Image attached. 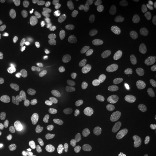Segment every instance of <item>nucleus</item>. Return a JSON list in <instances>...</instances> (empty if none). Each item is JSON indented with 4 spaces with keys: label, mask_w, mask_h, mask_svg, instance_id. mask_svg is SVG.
<instances>
[{
    "label": "nucleus",
    "mask_w": 156,
    "mask_h": 156,
    "mask_svg": "<svg viewBox=\"0 0 156 156\" xmlns=\"http://www.w3.org/2000/svg\"><path fill=\"white\" fill-rule=\"evenodd\" d=\"M90 105L92 108H98L99 106L100 103H99L98 101H97L95 99L92 98V99H91V100L90 101Z\"/></svg>",
    "instance_id": "nucleus-42"
},
{
    "label": "nucleus",
    "mask_w": 156,
    "mask_h": 156,
    "mask_svg": "<svg viewBox=\"0 0 156 156\" xmlns=\"http://www.w3.org/2000/svg\"><path fill=\"white\" fill-rule=\"evenodd\" d=\"M108 27L109 29V31H111L112 33H119L121 28L122 27L120 26V24L118 20H114L113 22L110 23L108 26Z\"/></svg>",
    "instance_id": "nucleus-24"
},
{
    "label": "nucleus",
    "mask_w": 156,
    "mask_h": 156,
    "mask_svg": "<svg viewBox=\"0 0 156 156\" xmlns=\"http://www.w3.org/2000/svg\"><path fill=\"white\" fill-rule=\"evenodd\" d=\"M86 20L87 21L86 23H88L95 26H100L103 23V20L101 18L93 15H87L86 17Z\"/></svg>",
    "instance_id": "nucleus-23"
},
{
    "label": "nucleus",
    "mask_w": 156,
    "mask_h": 156,
    "mask_svg": "<svg viewBox=\"0 0 156 156\" xmlns=\"http://www.w3.org/2000/svg\"><path fill=\"white\" fill-rule=\"evenodd\" d=\"M69 28L70 30V33L73 34L75 37H79L82 34V30L74 23H71L69 25Z\"/></svg>",
    "instance_id": "nucleus-21"
},
{
    "label": "nucleus",
    "mask_w": 156,
    "mask_h": 156,
    "mask_svg": "<svg viewBox=\"0 0 156 156\" xmlns=\"http://www.w3.org/2000/svg\"><path fill=\"white\" fill-rule=\"evenodd\" d=\"M26 3L29 9L33 12H37L41 9V1L40 0H26Z\"/></svg>",
    "instance_id": "nucleus-17"
},
{
    "label": "nucleus",
    "mask_w": 156,
    "mask_h": 156,
    "mask_svg": "<svg viewBox=\"0 0 156 156\" xmlns=\"http://www.w3.org/2000/svg\"><path fill=\"white\" fill-rule=\"evenodd\" d=\"M153 151V147L151 146L146 145L145 146L142 150V153L144 156H151Z\"/></svg>",
    "instance_id": "nucleus-30"
},
{
    "label": "nucleus",
    "mask_w": 156,
    "mask_h": 156,
    "mask_svg": "<svg viewBox=\"0 0 156 156\" xmlns=\"http://www.w3.org/2000/svg\"><path fill=\"white\" fill-rule=\"evenodd\" d=\"M73 6L75 9L77 11H84L89 9L90 8V4L87 1H78Z\"/></svg>",
    "instance_id": "nucleus-20"
},
{
    "label": "nucleus",
    "mask_w": 156,
    "mask_h": 156,
    "mask_svg": "<svg viewBox=\"0 0 156 156\" xmlns=\"http://www.w3.org/2000/svg\"><path fill=\"white\" fill-rule=\"evenodd\" d=\"M134 10L136 15L141 20H146L148 17L147 8L143 1H140L136 2L134 5Z\"/></svg>",
    "instance_id": "nucleus-6"
},
{
    "label": "nucleus",
    "mask_w": 156,
    "mask_h": 156,
    "mask_svg": "<svg viewBox=\"0 0 156 156\" xmlns=\"http://www.w3.org/2000/svg\"><path fill=\"white\" fill-rule=\"evenodd\" d=\"M117 142L122 145L128 144L130 142V137L126 133H122L119 134L117 136Z\"/></svg>",
    "instance_id": "nucleus-25"
},
{
    "label": "nucleus",
    "mask_w": 156,
    "mask_h": 156,
    "mask_svg": "<svg viewBox=\"0 0 156 156\" xmlns=\"http://www.w3.org/2000/svg\"><path fill=\"white\" fill-rule=\"evenodd\" d=\"M43 28L45 33L48 35H53L56 31V26L54 22L51 20H48L43 23Z\"/></svg>",
    "instance_id": "nucleus-14"
},
{
    "label": "nucleus",
    "mask_w": 156,
    "mask_h": 156,
    "mask_svg": "<svg viewBox=\"0 0 156 156\" xmlns=\"http://www.w3.org/2000/svg\"><path fill=\"white\" fill-rule=\"evenodd\" d=\"M36 75L35 74L33 73H28L27 78H26V83L28 86H32V84L34 83V81L36 80Z\"/></svg>",
    "instance_id": "nucleus-32"
},
{
    "label": "nucleus",
    "mask_w": 156,
    "mask_h": 156,
    "mask_svg": "<svg viewBox=\"0 0 156 156\" xmlns=\"http://www.w3.org/2000/svg\"><path fill=\"white\" fill-rule=\"evenodd\" d=\"M113 55L111 52L106 51L103 52L100 56H99V60L101 62H107L111 60Z\"/></svg>",
    "instance_id": "nucleus-28"
},
{
    "label": "nucleus",
    "mask_w": 156,
    "mask_h": 156,
    "mask_svg": "<svg viewBox=\"0 0 156 156\" xmlns=\"http://www.w3.org/2000/svg\"><path fill=\"white\" fill-rule=\"evenodd\" d=\"M10 0H0V4L3 6H8L11 3Z\"/></svg>",
    "instance_id": "nucleus-47"
},
{
    "label": "nucleus",
    "mask_w": 156,
    "mask_h": 156,
    "mask_svg": "<svg viewBox=\"0 0 156 156\" xmlns=\"http://www.w3.org/2000/svg\"><path fill=\"white\" fill-rule=\"evenodd\" d=\"M131 57L135 60H145L149 56V52L145 49H140L133 50L131 52Z\"/></svg>",
    "instance_id": "nucleus-10"
},
{
    "label": "nucleus",
    "mask_w": 156,
    "mask_h": 156,
    "mask_svg": "<svg viewBox=\"0 0 156 156\" xmlns=\"http://www.w3.org/2000/svg\"><path fill=\"white\" fill-rule=\"evenodd\" d=\"M104 52V48L101 45L99 46L95 47L94 49L93 55L96 57H99Z\"/></svg>",
    "instance_id": "nucleus-37"
},
{
    "label": "nucleus",
    "mask_w": 156,
    "mask_h": 156,
    "mask_svg": "<svg viewBox=\"0 0 156 156\" xmlns=\"http://www.w3.org/2000/svg\"><path fill=\"white\" fill-rule=\"evenodd\" d=\"M55 80L57 82H58L60 83H64L66 82V79L62 76H57L55 78Z\"/></svg>",
    "instance_id": "nucleus-44"
},
{
    "label": "nucleus",
    "mask_w": 156,
    "mask_h": 156,
    "mask_svg": "<svg viewBox=\"0 0 156 156\" xmlns=\"http://www.w3.org/2000/svg\"><path fill=\"white\" fill-rule=\"evenodd\" d=\"M5 71L7 73H15L17 71V68L14 66H9L7 68H6Z\"/></svg>",
    "instance_id": "nucleus-43"
},
{
    "label": "nucleus",
    "mask_w": 156,
    "mask_h": 156,
    "mask_svg": "<svg viewBox=\"0 0 156 156\" xmlns=\"http://www.w3.org/2000/svg\"><path fill=\"white\" fill-rule=\"evenodd\" d=\"M142 119V113L139 109H131L127 112L124 120L128 126H135L138 124Z\"/></svg>",
    "instance_id": "nucleus-2"
},
{
    "label": "nucleus",
    "mask_w": 156,
    "mask_h": 156,
    "mask_svg": "<svg viewBox=\"0 0 156 156\" xmlns=\"http://www.w3.org/2000/svg\"><path fill=\"white\" fill-rule=\"evenodd\" d=\"M42 147L40 145H36L31 149V153L35 156H39L42 152Z\"/></svg>",
    "instance_id": "nucleus-36"
},
{
    "label": "nucleus",
    "mask_w": 156,
    "mask_h": 156,
    "mask_svg": "<svg viewBox=\"0 0 156 156\" xmlns=\"http://www.w3.org/2000/svg\"><path fill=\"white\" fill-rule=\"evenodd\" d=\"M21 132H22V134H23L30 135L29 130H28L27 128H25V127H22V128H21Z\"/></svg>",
    "instance_id": "nucleus-48"
},
{
    "label": "nucleus",
    "mask_w": 156,
    "mask_h": 156,
    "mask_svg": "<svg viewBox=\"0 0 156 156\" xmlns=\"http://www.w3.org/2000/svg\"><path fill=\"white\" fill-rule=\"evenodd\" d=\"M62 139L66 142H69L71 141H73L76 144L79 143L82 140L81 136L80 135L77 134H72L68 132H66L63 134Z\"/></svg>",
    "instance_id": "nucleus-16"
},
{
    "label": "nucleus",
    "mask_w": 156,
    "mask_h": 156,
    "mask_svg": "<svg viewBox=\"0 0 156 156\" xmlns=\"http://www.w3.org/2000/svg\"><path fill=\"white\" fill-rule=\"evenodd\" d=\"M50 89L54 91H56L57 90L59 89L60 88V86L58 83H53L51 84L50 86Z\"/></svg>",
    "instance_id": "nucleus-45"
},
{
    "label": "nucleus",
    "mask_w": 156,
    "mask_h": 156,
    "mask_svg": "<svg viewBox=\"0 0 156 156\" xmlns=\"http://www.w3.org/2000/svg\"><path fill=\"white\" fill-rule=\"evenodd\" d=\"M96 115V112L94 111L89 112L87 114V119H93L95 117Z\"/></svg>",
    "instance_id": "nucleus-46"
},
{
    "label": "nucleus",
    "mask_w": 156,
    "mask_h": 156,
    "mask_svg": "<svg viewBox=\"0 0 156 156\" xmlns=\"http://www.w3.org/2000/svg\"><path fill=\"white\" fill-rule=\"evenodd\" d=\"M119 73L120 78L123 80L128 78L131 73V64L127 60H123L120 62L119 67Z\"/></svg>",
    "instance_id": "nucleus-8"
},
{
    "label": "nucleus",
    "mask_w": 156,
    "mask_h": 156,
    "mask_svg": "<svg viewBox=\"0 0 156 156\" xmlns=\"http://www.w3.org/2000/svg\"><path fill=\"white\" fill-rule=\"evenodd\" d=\"M154 82L153 75L147 71H140L136 77V82L142 86H151Z\"/></svg>",
    "instance_id": "nucleus-3"
},
{
    "label": "nucleus",
    "mask_w": 156,
    "mask_h": 156,
    "mask_svg": "<svg viewBox=\"0 0 156 156\" xmlns=\"http://www.w3.org/2000/svg\"><path fill=\"white\" fill-rule=\"evenodd\" d=\"M73 129L76 133L81 135H84L87 133V129L83 126H74L73 127Z\"/></svg>",
    "instance_id": "nucleus-34"
},
{
    "label": "nucleus",
    "mask_w": 156,
    "mask_h": 156,
    "mask_svg": "<svg viewBox=\"0 0 156 156\" xmlns=\"http://www.w3.org/2000/svg\"><path fill=\"white\" fill-rule=\"evenodd\" d=\"M0 156H4V155H0Z\"/></svg>",
    "instance_id": "nucleus-52"
},
{
    "label": "nucleus",
    "mask_w": 156,
    "mask_h": 156,
    "mask_svg": "<svg viewBox=\"0 0 156 156\" xmlns=\"http://www.w3.org/2000/svg\"><path fill=\"white\" fill-rule=\"evenodd\" d=\"M5 45L4 42L0 40V50L4 49L5 48Z\"/></svg>",
    "instance_id": "nucleus-50"
},
{
    "label": "nucleus",
    "mask_w": 156,
    "mask_h": 156,
    "mask_svg": "<svg viewBox=\"0 0 156 156\" xmlns=\"http://www.w3.org/2000/svg\"><path fill=\"white\" fill-rule=\"evenodd\" d=\"M2 77V69L0 66V79Z\"/></svg>",
    "instance_id": "nucleus-51"
},
{
    "label": "nucleus",
    "mask_w": 156,
    "mask_h": 156,
    "mask_svg": "<svg viewBox=\"0 0 156 156\" xmlns=\"http://www.w3.org/2000/svg\"><path fill=\"white\" fill-rule=\"evenodd\" d=\"M84 28L91 35V36L97 35L100 33V30L97 26L93 24H89L88 23H86L84 24Z\"/></svg>",
    "instance_id": "nucleus-18"
},
{
    "label": "nucleus",
    "mask_w": 156,
    "mask_h": 156,
    "mask_svg": "<svg viewBox=\"0 0 156 156\" xmlns=\"http://www.w3.org/2000/svg\"><path fill=\"white\" fill-rule=\"evenodd\" d=\"M133 35V33L131 29L127 28L122 31L121 33L117 35L116 39L117 45L119 46H123L126 45L128 41L131 39Z\"/></svg>",
    "instance_id": "nucleus-5"
},
{
    "label": "nucleus",
    "mask_w": 156,
    "mask_h": 156,
    "mask_svg": "<svg viewBox=\"0 0 156 156\" xmlns=\"http://www.w3.org/2000/svg\"><path fill=\"white\" fill-rule=\"evenodd\" d=\"M90 39L91 44L94 45L95 47L99 46L101 45V39L98 35L91 36L90 37Z\"/></svg>",
    "instance_id": "nucleus-33"
},
{
    "label": "nucleus",
    "mask_w": 156,
    "mask_h": 156,
    "mask_svg": "<svg viewBox=\"0 0 156 156\" xmlns=\"http://www.w3.org/2000/svg\"><path fill=\"white\" fill-rule=\"evenodd\" d=\"M19 31L23 37L27 38L31 36L33 31L31 23L27 18H23L19 23Z\"/></svg>",
    "instance_id": "nucleus-4"
},
{
    "label": "nucleus",
    "mask_w": 156,
    "mask_h": 156,
    "mask_svg": "<svg viewBox=\"0 0 156 156\" xmlns=\"http://www.w3.org/2000/svg\"><path fill=\"white\" fill-rule=\"evenodd\" d=\"M90 47L89 44L87 42H84L82 45V50L83 54H87L89 51Z\"/></svg>",
    "instance_id": "nucleus-39"
},
{
    "label": "nucleus",
    "mask_w": 156,
    "mask_h": 156,
    "mask_svg": "<svg viewBox=\"0 0 156 156\" xmlns=\"http://www.w3.org/2000/svg\"><path fill=\"white\" fill-rule=\"evenodd\" d=\"M12 56V51L10 49H7L0 54V62H8Z\"/></svg>",
    "instance_id": "nucleus-26"
},
{
    "label": "nucleus",
    "mask_w": 156,
    "mask_h": 156,
    "mask_svg": "<svg viewBox=\"0 0 156 156\" xmlns=\"http://www.w3.org/2000/svg\"><path fill=\"white\" fill-rule=\"evenodd\" d=\"M67 18L65 17V18H64V20L63 21H62L60 23V26L61 27H64V26H66V23H67Z\"/></svg>",
    "instance_id": "nucleus-49"
},
{
    "label": "nucleus",
    "mask_w": 156,
    "mask_h": 156,
    "mask_svg": "<svg viewBox=\"0 0 156 156\" xmlns=\"http://www.w3.org/2000/svg\"><path fill=\"white\" fill-rule=\"evenodd\" d=\"M94 146V142L92 140H87L78 147V152L80 154H85L89 152Z\"/></svg>",
    "instance_id": "nucleus-15"
},
{
    "label": "nucleus",
    "mask_w": 156,
    "mask_h": 156,
    "mask_svg": "<svg viewBox=\"0 0 156 156\" xmlns=\"http://www.w3.org/2000/svg\"><path fill=\"white\" fill-rule=\"evenodd\" d=\"M101 9V5L99 2H95L90 7V12L93 15L97 14Z\"/></svg>",
    "instance_id": "nucleus-31"
},
{
    "label": "nucleus",
    "mask_w": 156,
    "mask_h": 156,
    "mask_svg": "<svg viewBox=\"0 0 156 156\" xmlns=\"http://www.w3.org/2000/svg\"><path fill=\"white\" fill-rule=\"evenodd\" d=\"M119 4V1L117 0H107L105 3V6L106 9L111 11L115 8L117 7Z\"/></svg>",
    "instance_id": "nucleus-27"
},
{
    "label": "nucleus",
    "mask_w": 156,
    "mask_h": 156,
    "mask_svg": "<svg viewBox=\"0 0 156 156\" xmlns=\"http://www.w3.org/2000/svg\"><path fill=\"white\" fill-rule=\"evenodd\" d=\"M97 76L100 79H109L112 76L113 72L111 69L108 67H102L97 71Z\"/></svg>",
    "instance_id": "nucleus-11"
},
{
    "label": "nucleus",
    "mask_w": 156,
    "mask_h": 156,
    "mask_svg": "<svg viewBox=\"0 0 156 156\" xmlns=\"http://www.w3.org/2000/svg\"><path fill=\"white\" fill-rule=\"evenodd\" d=\"M77 1H78L77 0H66L64 2L66 6L70 8L75 5V4L77 2Z\"/></svg>",
    "instance_id": "nucleus-41"
},
{
    "label": "nucleus",
    "mask_w": 156,
    "mask_h": 156,
    "mask_svg": "<svg viewBox=\"0 0 156 156\" xmlns=\"http://www.w3.org/2000/svg\"><path fill=\"white\" fill-rule=\"evenodd\" d=\"M51 84V78H50V76L45 77L41 85L40 91L43 94L46 93L47 90L50 87Z\"/></svg>",
    "instance_id": "nucleus-22"
},
{
    "label": "nucleus",
    "mask_w": 156,
    "mask_h": 156,
    "mask_svg": "<svg viewBox=\"0 0 156 156\" xmlns=\"http://www.w3.org/2000/svg\"><path fill=\"white\" fill-rule=\"evenodd\" d=\"M51 93L49 92V93H46L45 94H44L43 96H42V100L43 103H46L48 101L50 100V97H51Z\"/></svg>",
    "instance_id": "nucleus-40"
},
{
    "label": "nucleus",
    "mask_w": 156,
    "mask_h": 156,
    "mask_svg": "<svg viewBox=\"0 0 156 156\" xmlns=\"http://www.w3.org/2000/svg\"><path fill=\"white\" fill-rule=\"evenodd\" d=\"M59 6L57 2L53 1H48L46 4V11L48 14L50 15H55L58 11Z\"/></svg>",
    "instance_id": "nucleus-13"
},
{
    "label": "nucleus",
    "mask_w": 156,
    "mask_h": 156,
    "mask_svg": "<svg viewBox=\"0 0 156 156\" xmlns=\"http://www.w3.org/2000/svg\"><path fill=\"white\" fill-rule=\"evenodd\" d=\"M76 44L75 37L68 31L64 32L60 38V47L62 51L72 50Z\"/></svg>",
    "instance_id": "nucleus-1"
},
{
    "label": "nucleus",
    "mask_w": 156,
    "mask_h": 156,
    "mask_svg": "<svg viewBox=\"0 0 156 156\" xmlns=\"http://www.w3.org/2000/svg\"><path fill=\"white\" fill-rule=\"evenodd\" d=\"M156 27V23L153 20H149L145 23L143 28L144 33L147 35H151Z\"/></svg>",
    "instance_id": "nucleus-19"
},
{
    "label": "nucleus",
    "mask_w": 156,
    "mask_h": 156,
    "mask_svg": "<svg viewBox=\"0 0 156 156\" xmlns=\"http://www.w3.org/2000/svg\"><path fill=\"white\" fill-rule=\"evenodd\" d=\"M6 109L5 106L0 104V119H4L6 117Z\"/></svg>",
    "instance_id": "nucleus-38"
},
{
    "label": "nucleus",
    "mask_w": 156,
    "mask_h": 156,
    "mask_svg": "<svg viewBox=\"0 0 156 156\" xmlns=\"http://www.w3.org/2000/svg\"><path fill=\"white\" fill-rule=\"evenodd\" d=\"M97 84L100 89L105 91L111 90L113 85L111 80H110L109 79H99L97 82Z\"/></svg>",
    "instance_id": "nucleus-12"
},
{
    "label": "nucleus",
    "mask_w": 156,
    "mask_h": 156,
    "mask_svg": "<svg viewBox=\"0 0 156 156\" xmlns=\"http://www.w3.org/2000/svg\"><path fill=\"white\" fill-rule=\"evenodd\" d=\"M122 13V9L120 8L117 6L110 11L109 15L112 19H116L117 17L119 16Z\"/></svg>",
    "instance_id": "nucleus-29"
},
{
    "label": "nucleus",
    "mask_w": 156,
    "mask_h": 156,
    "mask_svg": "<svg viewBox=\"0 0 156 156\" xmlns=\"http://www.w3.org/2000/svg\"><path fill=\"white\" fill-rule=\"evenodd\" d=\"M40 146L42 147V152L44 154L50 156L54 153L55 151V146L53 142L48 138H46L42 140Z\"/></svg>",
    "instance_id": "nucleus-7"
},
{
    "label": "nucleus",
    "mask_w": 156,
    "mask_h": 156,
    "mask_svg": "<svg viewBox=\"0 0 156 156\" xmlns=\"http://www.w3.org/2000/svg\"><path fill=\"white\" fill-rule=\"evenodd\" d=\"M33 141V138L30 135L20 134L17 135L15 139V144L20 147H24L30 145Z\"/></svg>",
    "instance_id": "nucleus-9"
},
{
    "label": "nucleus",
    "mask_w": 156,
    "mask_h": 156,
    "mask_svg": "<svg viewBox=\"0 0 156 156\" xmlns=\"http://www.w3.org/2000/svg\"><path fill=\"white\" fill-rule=\"evenodd\" d=\"M70 89L73 94L77 96L80 94V89L77 84L72 83L70 85Z\"/></svg>",
    "instance_id": "nucleus-35"
}]
</instances>
